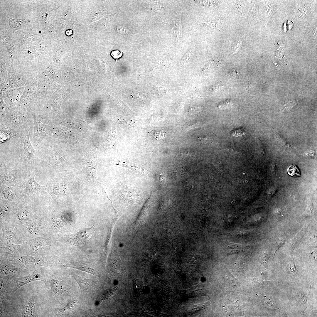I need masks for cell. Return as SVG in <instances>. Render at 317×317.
<instances>
[{
    "mask_svg": "<svg viewBox=\"0 0 317 317\" xmlns=\"http://www.w3.org/2000/svg\"><path fill=\"white\" fill-rule=\"evenodd\" d=\"M246 134L244 128H238L233 131L231 132V134L234 136L237 137L245 136Z\"/></svg>",
    "mask_w": 317,
    "mask_h": 317,
    "instance_id": "14",
    "label": "cell"
},
{
    "mask_svg": "<svg viewBox=\"0 0 317 317\" xmlns=\"http://www.w3.org/2000/svg\"><path fill=\"white\" fill-rule=\"evenodd\" d=\"M66 267L72 268L87 272L97 277L100 276L99 272L95 269L86 264L80 263H74L68 265Z\"/></svg>",
    "mask_w": 317,
    "mask_h": 317,
    "instance_id": "7",
    "label": "cell"
},
{
    "mask_svg": "<svg viewBox=\"0 0 317 317\" xmlns=\"http://www.w3.org/2000/svg\"><path fill=\"white\" fill-rule=\"evenodd\" d=\"M29 129H27L22 131L20 148L24 161L29 163H33L36 158L37 154L36 151L30 140Z\"/></svg>",
    "mask_w": 317,
    "mask_h": 317,
    "instance_id": "3",
    "label": "cell"
},
{
    "mask_svg": "<svg viewBox=\"0 0 317 317\" xmlns=\"http://www.w3.org/2000/svg\"><path fill=\"white\" fill-rule=\"evenodd\" d=\"M182 171L183 170L181 169L178 170L177 171L178 172V174H179L178 176H179V178H183L186 176V172H184L185 171L184 170L183 172H182Z\"/></svg>",
    "mask_w": 317,
    "mask_h": 317,
    "instance_id": "22",
    "label": "cell"
},
{
    "mask_svg": "<svg viewBox=\"0 0 317 317\" xmlns=\"http://www.w3.org/2000/svg\"><path fill=\"white\" fill-rule=\"evenodd\" d=\"M37 280L45 282L39 274L36 273H32L27 276L19 278L18 279V285L16 290L28 283Z\"/></svg>",
    "mask_w": 317,
    "mask_h": 317,
    "instance_id": "8",
    "label": "cell"
},
{
    "mask_svg": "<svg viewBox=\"0 0 317 317\" xmlns=\"http://www.w3.org/2000/svg\"><path fill=\"white\" fill-rule=\"evenodd\" d=\"M78 305L77 300H73L69 303L65 307L61 308H58L59 314L63 315L65 313L71 311L75 309Z\"/></svg>",
    "mask_w": 317,
    "mask_h": 317,
    "instance_id": "10",
    "label": "cell"
},
{
    "mask_svg": "<svg viewBox=\"0 0 317 317\" xmlns=\"http://www.w3.org/2000/svg\"><path fill=\"white\" fill-rule=\"evenodd\" d=\"M285 242V240L283 239H279L277 240L275 244V252L273 259L276 252L281 247H282Z\"/></svg>",
    "mask_w": 317,
    "mask_h": 317,
    "instance_id": "17",
    "label": "cell"
},
{
    "mask_svg": "<svg viewBox=\"0 0 317 317\" xmlns=\"http://www.w3.org/2000/svg\"><path fill=\"white\" fill-rule=\"evenodd\" d=\"M135 287L138 289H143L144 287V284L141 280L139 279L136 280L134 282Z\"/></svg>",
    "mask_w": 317,
    "mask_h": 317,
    "instance_id": "18",
    "label": "cell"
},
{
    "mask_svg": "<svg viewBox=\"0 0 317 317\" xmlns=\"http://www.w3.org/2000/svg\"><path fill=\"white\" fill-rule=\"evenodd\" d=\"M123 54V53L118 50H113L110 53L111 56L116 61H117L119 58L122 57Z\"/></svg>",
    "mask_w": 317,
    "mask_h": 317,
    "instance_id": "16",
    "label": "cell"
},
{
    "mask_svg": "<svg viewBox=\"0 0 317 317\" xmlns=\"http://www.w3.org/2000/svg\"><path fill=\"white\" fill-rule=\"evenodd\" d=\"M73 33V31L71 29H68L66 31V34L68 36H70Z\"/></svg>",
    "mask_w": 317,
    "mask_h": 317,
    "instance_id": "24",
    "label": "cell"
},
{
    "mask_svg": "<svg viewBox=\"0 0 317 317\" xmlns=\"http://www.w3.org/2000/svg\"><path fill=\"white\" fill-rule=\"evenodd\" d=\"M229 76L231 78L233 79H237L238 78V72L236 70H233L230 72Z\"/></svg>",
    "mask_w": 317,
    "mask_h": 317,
    "instance_id": "20",
    "label": "cell"
},
{
    "mask_svg": "<svg viewBox=\"0 0 317 317\" xmlns=\"http://www.w3.org/2000/svg\"><path fill=\"white\" fill-rule=\"evenodd\" d=\"M28 304L33 313V314L34 313L35 310V306L34 304L31 303H28Z\"/></svg>",
    "mask_w": 317,
    "mask_h": 317,
    "instance_id": "23",
    "label": "cell"
},
{
    "mask_svg": "<svg viewBox=\"0 0 317 317\" xmlns=\"http://www.w3.org/2000/svg\"><path fill=\"white\" fill-rule=\"evenodd\" d=\"M51 286L53 292L56 295H59L62 293V286L60 281L52 279L51 281Z\"/></svg>",
    "mask_w": 317,
    "mask_h": 317,
    "instance_id": "11",
    "label": "cell"
},
{
    "mask_svg": "<svg viewBox=\"0 0 317 317\" xmlns=\"http://www.w3.org/2000/svg\"><path fill=\"white\" fill-rule=\"evenodd\" d=\"M246 245L237 244L225 241L223 245L224 251L227 254H232L238 253L244 249Z\"/></svg>",
    "mask_w": 317,
    "mask_h": 317,
    "instance_id": "6",
    "label": "cell"
},
{
    "mask_svg": "<svg viewBox=\"0 0 317 317\" xmlns=\"http://www.w3.org/2000/svg\"><path fill=\"white\" fill-rule=\"evenodd\" d=\"M298 299L299 301L302 304L306 303L307 298L305 295L300 294L299 296Z\"/></svg>",
    "mask_w": 317,
    "mask_h": 317,
    "instance_id": "21",
    "label": "cell"
},
{
    "mask_svg": "<svg viewBox=\"0 0 317 317\" xmlns=\"http://www.w3.org/2000/svg\"><path fill=\"white\" fill-rule=\"evenodd\" d=\"M33 313L28 306H26L23 308L22 315L23 317H31Z\"/></svg>",
    "mask_w": 317,
    "mask_h": 317,
    "instance_id": "15",
    "label": "cell"
},
{
    "mask_svg": "<svg viewBox=\"0 0 317 317\" xmlns=\"http://www.w3.org/2000/svg\"><path fill=\"white\" fill-rule=\"evenodd\" d=\"M34 176L31 177L26 186L27 192L31 193L35 191L43 190L46 186H41L38 184L34 180Z\"/></svg>",
    "mask_w": 317,
    "mask_h": 317,
    "instance_id": "9",
    "label": "cell"
},
{
    "mask_svg": "<svg viewBox=\"0 0 317 317\" xmlns=\"http://www.w3.org/2000/svg\"><path fill=\"white\" fill-rule=\"evenodd\" d=\"M287 173L290 175L294 177H298L301 176L300 172L295 164L289 166L287 169Z\"/></svg>",
    "mask_w": 317,
    "mask_h": 317,
    "instance_id": "12",
    "label": "cell"
},
{
    "mask_svg": "<svg viewBox=\"0 0 317 317\" xmlns=\"http://www.w3.org/2000/svg\"><path fill=\"white\" fill-rule=\"evenodd\" d=\"M34 123L32 144L38 149L48 137L47 127L50 122L46 114L40 115L31 112Z\"/></svg>",
    "mask_w": 317,
    "mask_h": 317,
    "instance_id": "2",
    "label": "cell"
},
{
    "mask_svg": "<svg viewBox=\"0 0 317 317\" xmlns=\"http://www.w3.org/2000/svg\"><path fill=\"white\" fill-rule=\"evenodd\" d=\"M289 271L293 275H295L298 272V270L295 266L294 262L293 263L289 264Z\"/></svg>",
    "mask_w": 317,
    "mask_h": 317,
    "instance_id": "19",
    "label": "cell"
},
{
    "mask_svg": "<svg viewBox=\"0 0 317 317\" xmlns=\"http://www.w3.org/2000/svg\"><path fill=\"white\" fill-rule=\"evenodd\" d=\"M0 145L9 141L13 137H21L22 131H18L9 127H4L0 125Z\"/></svg>",
    "mask_w": 317,
    "mask_h": 317,
    "instance_id": "4",
    "label": "cell"
},
{
    "mask_svg": "<svg viewBox=\"0 0 317 317\" xmlns=\"http://www.w3.org/2000/svg\"><path fill=\"white\" fill-rule=\"evenodd\" d=\"M69 274L77 282L82 291H86L93 289L95 286L96 283L93 279H87L75 274Z\"/></svg>",
    "mask_w": 317,
    "mask_h": 317,
    "instance_id": "5",
    "label": "cell"
},
{
    "mask_svg": "<svg viewBox=\"0 0 317 317\" xmlns=\"http://www.w3.org/2000/svg\"><path fill=\"white\" fill-rule=\"evenodd\" d=\"M1 271L2 273L7 275L13 274L16 272V271L14 268L7 266L2 267Z\"/></svg>",
    "mask_w": 317,
    "mask_h": 317,
    "instance_id": "13",
    "label": "cell"
},
{
    "mask_svg": "<svg viewBox=\"0 0 317 317\" xmlns=\"http://www.w3.org/2000/svg\"><path fill=\"white\" fill-rule=\"evenodd\" d=\"M25 110L23 109L7 113L5 118L0 122V125L6 127H9L18 131L30 129L33 122V119Z\"/></svg>",
    "mask_w": 317,
    "mask_h": 317,
    "instance_id": "1",
    "label": "cell"
}]
</instances>
